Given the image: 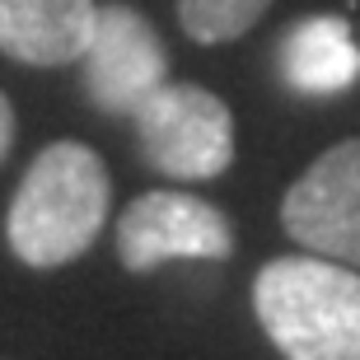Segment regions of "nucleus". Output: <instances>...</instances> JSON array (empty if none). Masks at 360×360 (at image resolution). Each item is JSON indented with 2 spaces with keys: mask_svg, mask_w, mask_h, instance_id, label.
I'll return each instance as SVG.
<instances>
[{
  "mask_svg": "<svg viewBox=\"0 0 360 360\" xmlns=\"http://www.w3.org/2000/svg\"><path fill=\"white\" fill-rule=\"evenodd\" d=\"M94 24V0H0V52L24 66L84 61Z\"/></svg>",
  "mask_w": 360,
  "mask_h": 360,
  "instance_id": "0eeeda50",
  "label": "nucleus"
},
{
  "mask_svg": "<svg viewBox=\"0 0 360 360\" xmlns=\"http://www.w3.org/2000/svg\"><path fill=\"white\" fill-rule=\"evenodd\" d=\"M262 333L285 360H360V271L333 257H276L253 281Z\"/></svg>",
  "mask_w": 360,
  "mask_h": 360,
  "instance_id": "f03ea898",
  "label": "nucleus"
},
{
  "mask_svg": "<svg viewBox=\"0 0 360 360\" xmlns=\"http://www.w3.org/2000/svg\"><path fill=\"white\" fill-rule=\"evenodd\" d=\"M281 70L300 94H342L360 80V47L342 19L319 14L285 33Z\"/></svg>",
  "mask_w": 360,
  "mask_h": 360,
  "instance_id": "6e6552de",
  "label": "nucleus"
},
{
  "mask_svg": "<svg viewBox=\"0 0 360 360\" xmlns=\"http://www.w3.org/2000/svg\"><path fill=\"white\" fill-rule=\"evenodd\" d=\"M234 253V229L225 211L187 192H146L117 220V257L127 271H155L169 257L225 262Z\"/></svg>",
  "mask_w": 360,
  "mask_h": 360,
  "instance_id": "39448f33",
  "label": "nucleus"
},
{
  "mask_svg": "<svg viewBox=\"0 0 360 360\" xmlns=\"http://www.w3.org/2000/svg\"><path fill=\"white\" fill-rule=\"evenodd\" d=\"M10 146H14V108H10V98L0 94V160L10 155Z\"/></svg>",
  "mask_w": 360,
  "mask_h": 360,
  "instance_id": "9d476101",
  "label": "nucleus"
},
{
  "mask_svg": "<svg viewBox=\"0 0 360 360\" xmlns=\"http://www.w3.org/2000/svg\"><path fill=\"white\" fill-rule=\"evenodd\" d=\"M108 183L103 160L80 141H56L28 164L24 183L10 201V248L24 267H66L89 243L108 220Z\"/></svg>",
  "mask_w": 360,
  "mask_h": 360,
  "instance_id": "f257e3e1",
  "label": "nucleus"
},
{
  "mask_svg": "<svg viewBox=\"0 0 360 360\" xmlns=\"http://www.w3.org/2000/svg\"><path fill=\"white\" fill-rule=\"evenodd\" d=\"M271 0H178V19L192 42H234L267 14Z\"/></svg>",
  "mask_w": 360,
  "mask_h": 360,
  "instance_id": "1a4fd4ad",
  "label": "nucleus"
},
{
  "mask_svg": "<svg viewBox=\"0 0 360 360\" xmlns=\"http://www.w3.org/2000/svg\"><path fill=\"white\" fill-rule=\"evenodd\" d=\"M281 225L300 248L360 271V141H337L295 178Z\"/></svg>",
  "mask_w": 360,
  "mask_h": 360,
  "instance_id": "20e7f679",
  "label": "nucleus"
},
{
  "mask_svg": "<svg viewBox=\"0 0 360 360\" xmlns=\"http://www.w3.org/2000/svg\"><path fill=\"white\" fill-rule=\"evenodd\" d=\"M150 169L183 183L220 178L234 160V117L229 103L201 84H169L146 94L131 112Z\"/></svg>",
  "mask_w": 360,
  "mask_h": 360,
  "instance_id": "7ed1b4c3",
  "label": "nucleus"
},
{
  "mask_svg": "<svg viewBox=\"0 0 360 360\" xmlns=\"http://www.w3.org/2000/svg\"><path fill=\"white\" fill-rule=\"evenodd\" d=\"M169 80V52L146 14L131 5H98L94 42L84 52V94L103 112L131 117L136 103Z\"/></svg>",
  "mask_w": 360,
  "mask_h": 360,
  "instance_id": "423d86ee",
  "label": "nucleus"
}]
</instances>
